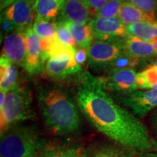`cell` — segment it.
Segmentation results:
<instances>
[{
	"label": "cell",
	"instance_id": "8",
	"mask_svg": "<svg viewBox=\"0 0 157 157\" xmlns=\"http://www.w3.org/2000/svg\"><path fill=\"white\" fill-rule=\"evenodd\" d=\"M36 0H15L5 9L2 16L12 21L17 29L25 30L32 27L36 19L35 3Z\"/></svg>",
	"mask_w": 157,
	"mask_h": 157
},
{
	"label": "cell",
	"instance_id": "4",
	"mask_svg": "<svg viewBox=\"0 0 157 157\" xmlns=\"http://www.w3.org/2000/svg\"><path fill=\"white\" fill-rule=\"evenodd\" d=\"M0 110L1 135L20 122L34 117L30 93L19 84L7 92Z\"/></svg>",
	"mask_w": 157,
	"mask_h": 157
},
{
	"label": "cell",
	"instance_id": "10",
	"mask_svg": "<svg viewBox=\"0 0 157 157\" xmlns=\"http://www.w3.org/2000/svg\"><path fill=\"white\" fill-rule=\"evenodd\" d=\"M26 57L24 68L31 75H36L44 69L48 59L45 58L41 48V38L35 34L32 27L25 30Z\"/></svg>",
	"mask_w": 157,
	"mask_h": 157
},
{
	"label": "cell",
	"instance_id": "25",
	"mask_svg": "<svg viewBox=\"0 0 157 157\" xmlns=\"http://www.w3.org/2000/svg\"><path fill=\"white\" fill-rule=\"evenodd\" d=\"M139 62L140 59L129 56L124 52V53L121 54L113 63L111 71L122 68H134L139 63Z\"/></svg>",
	"mask_w": 157,
	"mask_h": 157
},
{
	"label": "cell",
	"instance_id": "16",
	"mask_svg": "<svg viewBox=\"0 0 157 157\" xmlns=\"http://www.w3.org/2000/svg\"><path fill=\"white\" fill-rule=\"evenodd\" d=\"M80 146L66 143H48L40 157H82Z\"/></svg>",
	"mask_w": 157,
	"mask_h": 157
},
{
	"label": "cell",
	"instance_id": "20",
	"mask_svg": "<svg viewBox=\"0 0 157 157\" xmlns=\"http://www.w3.org/2000/svg\"><path fill=\"white\" fill-rule=\"evenodd\" d=\"M118 17L125 25L140 21H156L128 1H125L123 3Z\"/></svg>",
	"mask_w": 157,
	"mask_h": 157
},
{
	"label": "cell",
	"instance_id": "3",
	"mask_svg": "<svg viewBox=\"0 0 157 157\" xmlns=\"http://www.w3.org/2000/svg\"><path fill=\"white\" fill-rule=\"evenodd\" d=\"M48 143L34 127L16 125L1 135L0 157H40Z\"/></svg>",
	"mask_w": 157,
	"mask_h": 157
},
{
	"label": "cell",
	"instance_id": "12",
	"mask_svg": "<svg viewBox=\"0 0 157 157\" xmlns=\"http://www.w3.org/2000/svg\"><path fill=\"white\" fill-rule=\"evenodd\" d=\"M25 31L16 29L4 38L1 56H5L13 63L24 68L26 57Z\"/></svg>",
	"mask_w": 157,
	"mask_h": 157
},
{
	"label": "cell",
	"instance_id": "29",
	"mask_svg": "<svg viewBox=\"0 0 157 157\" xmlns=\"http://www.w3.org/2000/svg\"><path fill=\"white\" fill-rule=\"evenodd\" d=\"M1 29L2 34H5V36L10 34L17 29L14 23L3 16L1 17Z\"/></svg>",
	"mask_w": 157,
	"mask_h": 157
},
{
	"label": "cell",
	"instance_id": "19",
	"mask_svg": "<svg viewBox=\"0 0 157 157\" xmlns=\"http://www.w3.org/2000/svg\"><path fill=\"white\" fill-rule=\"evenodd\" d=\"M127 34L153 42L157 39V21H140L127 25Z\"/></svg>",
	"mask_w": 157,
	"mask_h": 157
},
{
	"label": "cell",
	"instance_id": "22",
	"mask_svg": "<svg viewBox=\"0 0 157 157\" xmlns=\"http://www.w3.org/2000/svg\"><path fill=\"white\" fill-rule=\"evenodd\" d=\"M137 89L149 90L157 88V67L154 65L137 74Z\"/></svg>",
	"mask_w": 157,
	"mask_h": 157
},
{
	"label": "cell",
	"instance_id": "26",
	"mask_svg": "<svg viewBox=\"0 0 157 157\" xmlns=\"http://www.w3.org/2000/svg\"><path fill=\"white\" fill-rule=\"evenodd\" d=\"M133 4L155 21L157 9V0H125Z\"/></svg>",
	"mask_w": 157,
	"mask_h": 157
},
{
	"label": "cell",
	"instance_id": "23",
	"mask_svg": "<svg viewBox=\"0 0 157 157\" xmlns=\"http://www.w3.org/2000/svg\"><path fill=\"white\" fill-rule=\"evenodd\" d=\"M58 23L55 20L36 18L32 25L33 30L41 39L52 38L57 36Z\"/></svg>",
	"mask_w": 157,
	"mask_h": 157
},
{
	"label": "cell",
	"instance_id": "17",
	"mask_svg": "<svg viewBox=\"0 0 157 157\" xmlns=\"http://www.w3.org/2000/svg\"><path fill=\"white\" fill-rule=\"evenodd\" d=\"M82 157H132L119 146L107 143H96L83 151Z\"/></svg>",
	"mask_w": 157,
	"mask_h": 157
},
{
	"label": "cell",
	"instance_id": "33",
	"mask_svg": "<svg viewBox=\"0 0 157 157\" xmlns=\"http://www.w3.org/2000/svg\"><path fill=\"white\" fill-rule=\"evenodd\" d=\"M15 0H0V5H1V10H3L7 8L9 5H10Z\"/></svg>",
	"mask_w": 157,
	"mask_h": 157
},
{
	"label": "cell",
	"instance_id": "1",
	"mask_svg": "<svg viewBox=\"0 0 157 157\" xmlns=\"http://www.w3.org/2000/svg\"><path fill=\"white\" fill-rule=\"evenodd\" d=\"M99 77L82 73L76 87V102L87 121L102 134L128 150L146 154L154 141L138 117L107 93Z\"/></svg>",
	"mask_w": 157,
	"mask_h": 157
},
{
	"label": "cell",
	"instance_id": "15",
	"mask_svg": "<svg viewBox=\"0 0 157 157\" xmlns=\"http://www.w3.org/2000/svg\"><path fill=\"white\" fill-rule=\"evenodd\" d=\"M17 65L5 56L0 58V89L2 91L8 92L17 85L18 80V71Z\"/></svg>",
	"mask_w": 157,
	"mask_h": 157
},
{
	"label": "cell",
	"instance_id": "31",
	"mask_svg": "<svg viewBox=\"0 0 157 157\" xmlns=\"http://www.w3.org/2000/svg\"><path fill=\"white\" fill-rule=\"evenodd\" d=\"M143 157H157V140L154 141V148L152 151L143 154Z\"/></svg>",
	"mask_w": 157,
	"mask_h": 157
},
{
	"label": "cell",
	"instance_id": "34",
	"mask_svg": "<svg viewBox=\"0 0 157 157\" xmlns=\"http://www.w3.org/2000/svg\"><path fill=\"white\" fill-rule=\"evenodd\" d=\"M154 66H156V67H157V60H156V62H155V63H154Z\"/></svg>",
	"mask_w": 157,
	"mask_h": 157
},
{
	"label": "cell",
	"instance_id": "21",
	"mask_svg": "<svg viewBox=\"0 0 157 157\" xmlns=\"http://www.w3.org/2000/svg\"><path fill=\"white\" fill-rule=\"evenodd\" d=\"M63 0H36V18L55 20L60 13Z\"/></svg>",
	"mask_w": 157,
	"mask_h": 157
},
{
	"label": "cell",
	"instance_id": "27",
	"mask_svg": "<svg viewBox=\"0 0 157 157\" xmlns=\"http://www.w3.org/2000/svg\"><path fill=\"white\" fill-rule=\"evenodd\" d=\"M58 27H57V36L58 39L63 42L64 44L68 45V46L76 48V44L75 42L73 36L71 34L69 29L66 26L63 21H58Z\"/></svg>",
	"mask_w": 157,
	"mask_h": 157
},
{
	"label": "cell",
	"instance_id": "28",
	"mask_svg": "<svg viewBox=\"0 0 157 157\" xmlns=\"http://www.w3.org/2000/svg\"><path fill=\"white\" fill-rule=\"evenodd\" d=\"M108 1L109 0H84V2L89 7L92 16L94 17Z\"/></svg>",
	"mask_w": 157,
	"mask_h": 157
},
{
	"label": "cell",
	"instance_id": "6",
	"mask_svg": "<svg viewBox=\"0 0 157 157\" xmlns=\"http://www.w3.org/2000/svg\"><path fill=\"white\" fill-rule=\"evenodd\" d=\"M113 99L138 118L144 117L157 109V88L135 90L126 93H113Z\"/></svg>",
	"mask_w": 157,
	"mask_h": 157
},
{
	"label": "cell",
	"instance_id": "24",
	"mask_svg": "<svg viewBox=\"0 0 157 157\" xmlns=\"http://www.w3.org/2000/svg\"><path fill=\"white\" fill-rule=\"evenodd\" d=\"M124 2L125 0H109L95 17H118L121 6Z\"/></svg>",
	"mask_w": 157,
	"mask_h": 157
},
{
	"label": "cell",
	"instance_id": "5",
	"mask_svg": "<svg viewBox=\"0 0 157 157\" xmlns=\"http://www.w3.org/2000/svg\"><path fill=\"white\" fill-rule=\"evenodd\" d=\"M123 53L122 41L95 39L88 48L89 66L95 71L109 72L115 60Z\"/></svg>",
	"mask_w": 157,
	"mask_h": 157
},
{
	"label": "cell",
	"instance_id": "14",
	"mask_svg": "<svg viewBox=\"0 0 157 157\" xmlns=\"http://www.w3.org/2000/svg\"><path fill=\"white\" fill-rule=\"evenodd\" d=\"M124 52L138 59L148 58L156 54L152 42L143 40L136 36H127L122 40Z\"/></svg>",
	"mask_w": 157,
	"mask_h": 157
},
{
	"label": "cell",
	"instance_id": "32",
	"mask_svg": "<svg viewBox=\"0 0 157 157\" xmlns=\"http://www.w3.org/2000/svg\"><path fill=\"white\" fill-rule=\"evenodd\" d=\"M151 126L157 134V109L151 116Z\"/></svg>",
	"mask_w": 157,
	"mask_h": 157
},
{
	"label": "cell",
	"instance_id": "11",
	"mask_svg": "<svg viewBox=\"0 0 157 157\" xmlns=\"http://www.w3.org/2000/svg\"><path fill=\"white\" fill-rule=\"evenodd\" d=\"M89 24L95 39L113 40L127 36V26L117 17H94Z\"/></svg>",
	"mask_w": 157,
	"mask_h": 157
},
{
	"label": "cell",
	"instance_id": "7",
	"mask_svg": "<svg viewBox=\"0 0 157 157\" xmlns=\"http://www.w3.org/2000/svg\"><path fill=\"white\" fill-rule=\"evenodd\" d=\"M76 50L48 58L44 66L46 75L52 79L61 80L81 73L82 66H78L75 60Z\"/></svg>",
	"mask_w": 157,
	"mask_h": 157
},
{
	"label": "cell",
	"instance_id": "13",
	"mask_svg": "<svg viewBox=\"0 0 157 157\" xmlns=\"http://www.w3.org/2000/svg\"><path fill=\"white\" fill-rule=\"evenodd\" d=\"M91 13L84 0H63L58 21H70L78 24H89Z\"/></svg>",
	"mask_w": 157,
	"mask_h": 157
},
{
	"label": "cell",
	"instance_id": "30",
	"mask_svg": "<svg viewBox=\"0 0 157 157\" xmlns=\"http://www.w3.org/2000/svg\"><path fill=\"white\" fill-rule=\"evenodd\" d=\"M88 58V49L78 48L76 50L75 60L78 66H82Z\"/></svg>",
	"mask_w": 157,
	"mask_h": 157
},
{
	"label": "cell",
	"instance_id": "35",
	"mask_svg": "<svg viewBox=\"0 0 157 157\" xmlns=\"http://www.w3.org/2000/svg\"><path fill=\"white\" fill-rule=\"evenodd\" d=\"M156 54L157 55V50H156Z\"/></svg>",
	"mask_w": 157,
	"mask_h": 157
},
{
	"label": "cell",
	"instance_id": "9",
	"mask_svg": "<svg viewBox=\"0 0 157 157\" xmlns=\"http://www.w3.org/2000/svg\"><path fill=\"white\" fill-rule=\"evenodd\" d=\"M136 78L137 73L133 68L112 70L106 76L99 77L105 89L111 93H126L137 90Z\"/></svg>",
	"mask_w": 157,
	"mask_h": 157
},
{
	"label": "cell",
	"instance_id": "18",
	"mask_svg": "<svg viewBox=\"0 0 157 157\" xmlns=\"http://www.w3.org/2000/svg\"><path fill=\"white\" fill-rule=\"evenodd\" d=\"M63 22L75 40L76 47L78 48H89L95 39L90 24H78L70 21Z\"/></svg>",
	"mask_w": 157,
	"mask_h": 157
},
{
	"label": "cell",
	"instance_id": "2",
	"mask_svg": "<svg viewBox=\"0 0 157 157\" xmlns=\"http://www.w3.org/2000/svg\"><path fill=\"white\" fill-rule=\"evenodd\" d=\"M38 102L44 126L51 134L66 136L78 130V107L67 90L58 85L42 86Z\"/></svg>",
	"mask_w": 157,
	"mask_h": 157
}]
</instances>
